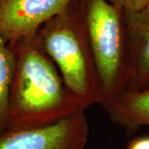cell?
Instances as JSON below:
<instances>
[{"instance_id": "cell-10", "label": "cell", "mask_w": 149, "mask_h": 149, "mask_svg": "<svg viewBox=\"0 0 149 149\" xmlns=\"http://www.w3.org/2000/svg\"><path fill=\"white\" fill-rule=\"evenodd\" d=\"M127 149H149V136H143L129 142Z\"/></svg>"}, {"instance_id": "cell-4", "label": "cell", "mask_w": 149, "mask_h": 149, "mask_svg": "<svg viewBox=\"0 0 149 149\" xmlns=\"http://www.w3.org/2000/svg\"><path fill=\"white\" fill-rule=\"evenodd\" d=\"M89 134L81 111L49 125L8 128L0 134V149H85Z\"/></svg>"}, {"instance_id": "cell-2", "label": "cell", "mask_w": 149, "mask_h": 149, "mask_svg": "<svg viewBox=\"0 0 149 149\" xmlns=\"http://www.w3.org/2000/svg\"><path fill=\"white\" fill-rule=\"evenodd\" d=\"M58 68L66 88L86 109L101 104L103 94L85 29L80 0H73L35 35Z\"/></svg>"}, {"instance_id": "cell-9", "label": "cell", "mask_w": 149, "mask_h": 149, "mask_svg": "<svg viewBox=\"0 0 149 149\" xmlns=\"http://www.w3.org/2000/svg\"><path fill=\"white\" fill-rule=\"evenodd\" d=\"M123 10L136 11L149 7V0H106Z\"/></svg>"}, {"instance_id": "cell-5", "label": "cell", "mask_w": 149, "mask_h": 149, "mask_svg": "<svg viewBox=\"0 0 149 149\" xmlns=\"http://www.w3.org/2000/svg\"><path fill=\"white\" fill-rule=\"evenodd\" d=\"M73 0H0V38L12 45L36 35Z\"/></svg>"}, {"instance_id": "cell-3", "label": "cell", "mask_w": 149, "mask_h": 149, "mask_svg": "<svg viewBox=\"0 0 149 149\" xmlns=\"http://www.w3.org/2000/svg\"><path fill=\"white\" fill-rule=\"evenodd\" d=\"M80 2L104 109L127 89L128 44L123 9L106 0Z\"/></svg>"}, {"instance_id": "cell-6", "label": "cell", "mask_w": 149, "mask_h": 149, "mask_svg": "<svg viewBox=\"0 0 149 149\" xmlns=\"http://www.w3.org/2000/svg\"><path fill=\"white\" fill-rule=\"evenodd\" d=\"M128 35V61L126 91L149 89V7L123 10Z\"/></svg>"}, {"instance_id": "cell-7", "label": "cell", "mask_w": 149, "mask_h": 149, "mask_svg": "<svg viewBox=\"0 0 149 149\" xmlns=\"http://www.w3.org/2000/svg\"><path fill=\"white\" fill-rule=\"evenodd\" d=\"M104 110L113 122L132 135L139 128L149 126V89L125 91Z\"/></svg>"}, {"instance_id": "cell-1", "label": "cell", "mask_w": 149, "mask_h": 149, "mask_svg": "<svg viewBox=\"0 0 149 149\" xmlns=\"http://www.w3.org/2000/svg\"><path fill=\"white\" fill-rule=\"evenodd\" d=\"M15 56L8 104V128H35L85 111L35 36L8 45Z\"/></svg>"}, {"instance_id": "cell-8", "label": "cell", "mask_w": 149, "mask_h": 149, "mask_svg": "<svg viewBox=\"0 0 149 149\" xmlns=\"http://www.w3.org/2000/svg\"><path fill=\"white\" fill-rule=\"evenodd\" d=\"M14 66L15 56L12 48L0 38V134L8 128V104Z\"/></svg>"}]
</instances>
